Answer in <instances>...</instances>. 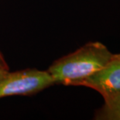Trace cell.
Listing matches in <instances>:
<instances>
[{
  "label": "cell",
  "instance_id": "6da1fadb",
  "mask_svg": "<svg viewBox=\"0 0 120 120\" xmlns=\"http://www.w3.org/2000/svg\"><path fill=\"white\" fill-rule=\"evenodd\" d=\"M112 53L99 41H90L75 52L55 60L47 69L55 85L78 86L81 80L101 70Z\"/></svg>",
  "mask_w": 120,
  "mask_h": 120
},
{
  "label": "cell",
  "instance_id": "7a4b0ae2",
  "mask_svg": "<svg viewBox=\"0 0 120 120\" xmlns=\"http://www.w3.org/2000/svg\"><path fill=\"white\" fill-rule=\"evenodd\" d=\"M47 70L36 68L8 72L0 79V99L10 96H29L54 86Z\"/></svg>",
  "mask_w": 120,
  "mask_h": 120
},
{
  "label": "cell",
  "instance_id": "3957f363",
  "mask_svg": "<svg viewBox=\"0 0 120 120\" xmlns=\"http://www.w3.org/2000/svg\"><path fill=\"white\" fill-rule=\"evenodd\" d=\"M78 86L96 91L101 96L120 91V58L112 59L101 70L81 80Z\"/></svg>",
  "mask_w": 120,
  "mask_h": 120
},
{
  "label": "cell",
  "instance_id": "277c9868",
  "mask_svg": "<svg viewBox=\"0 0 120 120\" xmlns=\"http://www.w3.org/2000/svg\"><path fill=\"white\" fill-rule=\"evenodd\" d=\"M103 105L94 112L97 120H120V91L102 96Z\"/></svg>",
  "mask_w": 120,
  "mask_h": 120
},
{
  "label": "cell",
  "instance_id": "5b68a950",
  "mask_svg": "<svg viewBox=\"0 0 120 120\" xmlns=\"http://www.w3.org/2000/svg\"><path fill=\"white\" fill-rule=\"evenodd\" d=\"M9 72V66L1 51H0V79Z\"/></svg>",
  "mask_w": 120,
  "mask_h": 120
},
{
  "label": "cell",
  "instance_id": "8992f818",
  "mask_svg": "<svg viewBox=\"0 0 120 120\" xmlns=\"http://www.w3.org/2000/svg\"><path fill=\"white\" fill-rule=\"evenodd\" d=\"M113 55L115 56L116 58H120V53L119 54H113Z\"/></svg>",
  "mask_w": 120,
  "mask_h": 120
}]
</instances>
